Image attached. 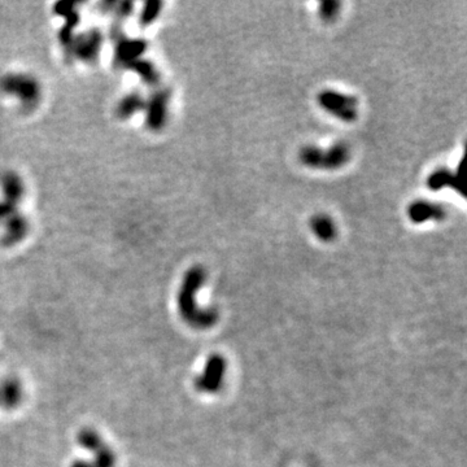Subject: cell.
Segmentation results:
<instances>
[{"label":"cell","instance_id":"cell-18","mask_svg":"<svg viewBox=\"0 0 467 467\" xmlns=\"http://www.w3.org/2000/svg\"><path fill=\"white\" fill-rule=\"evenodd\" d=\"M342 3L335 0H324L318 4V16L324 22H333L340 13Z\"/></svg>","mask_w":467,"mask_h":467},{"label":"cell","instance_id":"cell-17","mask_svg":"<svg viewBox=\"0 0 467 467\" xmlns=\"http://www.w3.org/2000/svg\"><path fill=\"white\" fill-rule=\"evenodd\" d=\"M127 68H130V69H133L134 72H136V74L141 77L147 85L153 86V85H157L159 81H160V74H159L157 69L148 60H136Z\"/></svg>","mask_w":467,"mask_h":467},{"label":"cell","instance_id":"cell-6","mask_svg":"<svg viewBox=\"0 0 467 467\" xmlns=\"http://www.w3.org/2000/svg\"><path fill=\"white\" fill-rule=\"evenodd\" d=\"M171 103L169 90H159L153 93L152 96L144 103L145 108V124L153 130L159 132L168 121Z\"/></svg>","mask_w":467,"mask_h":467},{"label":"cell","instance_id":"cell-19","mask_svg":"<svg viewBox=\"0 0 467 467\" xmlns=\"http://www.w3.org/2000/svg\"><path fill=\"white\" fill-rule=\"evenodd\" d=\"M161 1H148V3H145L143 12L141 15V24L143 26L152 24L153 21L159 17V15L161 12Z\"/></svg>","mask_w":467,"mask_h":467},{"label":"cell","instance_id":"cell-4","mask_svg":"<svg viewBox=\"0 0 467 467\" xmlns=\"http://www.w3.org/2000/svg\"><path fill=\"white\" fill-rule=\"evenodd\" d=\"M317 103L335 118L351 124L358 117V100L349 94L326 88L317 96Z\"/></svg>","mask_w":467,"mask_h":467},{"label":"cell","instance_id":"cell-5","mask_svg":"<svg viewBox=\"0 0 467 467\" xmlns=\"http://www.w3.org/2000/svg\"><path fill=\"white\" fill-rule=\"evenodd\" d=\"M77 443L82 449L91 453V459H87L93 467L117 466V454L112 447L105 441L95 429H82L77 434Z\"/></svg>","mask_w":467,"mask_h":467},{"label":"cell","instance_id":"cell-2","mask_svg":"<svg viewBox=\"0 0 467 467\" xmlns=\"http://www.w3.org/2000/svg\"><path fill=\"white\" fill-rule=\"evenodd\" d=\"M351 160V148L344 142H336L327 148L306 145L299 151V161L315 171H338Z\"/></svg>","mask_w":467,"mask_h":467},{"label":"cell","instance_id":"cell-3","mask_svg":"<svg viewBox=\"0 0 467 467\" xmlns=\"http://www.w3.org/2000/svg\"><path fill=\"white\" fill-rule=\"evenodd\" d=\"M0 91L16 97L28 111L34 109L42 97V88L38 81L24 73H10L1 77Z\"/></svg>","mask_w":467,"mask_h":467},{"label":"cell","instance_id":"cell-9","mask_svg":"<svg viewBox=\"0 0 467 467\" xmlns=\"http://www.w3.org/2000/svg\"><path fill=\"white\" fill-rule=\"evenodd\" d=\"M408 219L414 225H422L426 222H441L447 217V210L438 203L429 200L413 201L408 207Z\"/></svg>","mask_w":467,"mask_h":467},{"label":"cell","instance_id":"cell-14","mask_svg":"<svg viewBox=\"0 0 467 467\" xmlns=\"http://www.w3.org/2000/svg\"><path fill=\"white\" fill-rule=\"evenodd\" d=\"M309 229L315 238L324 243L333 242L338 235V228L334 219L326 213H317L309 221Z\"/></svg>","mask_w":467,"mask_h":467},{"label":"cell","instance_id":"cell-15","mask_svg":"<svg viewBox=\"0 0 467 467\" xmlns=\"http://www.w3.org/2000/svg\"><path fill=\"white\" fill-rule=\"evenodd\" d=\"M1 192L4 195V200L10 201L13 204H19L25 193V184L22 178L17 173L6 172L0 177Z\"/></svg>","mask_w":467,"mask_h":467},{"label":"cell","instance_id":"cell-1","mask_svg":"<svg viewBox=\"0 0 467 467\" xmlns=\"http://www.w3.org/2000/svg\"><path fill=\"white\" fill-rule=\"evenodd\" d=\"M204 280H205L204 269L201 267H191L184 274L178 294L180 313L187 324L196 329L208 327L214 318V315L212 312L201 310L196 301V295Z\"/></svg>","mask_w":467,"mask_h":467},{"label":"cell","instance_id":"cell-11","mask_svg":"<svg viewBox=\"0 0 467 467\" xmlns=\"http://www.w3.org/2000/svg\"><path fill=\"white\" fill-rule=\"evenodd\" d=\"M145 48L147 43L142 39H120L116 45V63L129 67L132 63L139 60Z\"/></svg>","mask_w":467,"mask_h":467},{"label":"cell","instance_id":"cell-10","mask_svg":"<svg viewBox=\"0 0 467 467\" xmlns=\"http://www.w3.org/2000/svg\"><path fill=\"white\" fill-rule=\"evenodd\" d=\"M25 400V388L17 377H4L0 379V409L16 410Z\"/></svg>","mask_w":467,"mask_h":467},{"label":"cell","instance_id":"cell-16","mask_svg":"<svg viewBox=\"0 0 467 467\" xmlns=\"http://www.w3.org/2000/svg\"><path fill=\"white\" fill-rule=\"evenodd\" d=\"M144 99L139 93H132L124 96L120 103L117 104L116 108V113L122 118V120H127L130 117H133L135 113H138L141 109L144 108Z\"/></svg>","mask_w":467,"mask_h":467},{"label":"cell","instance_id":"cell-13","mask_svg":"<svg viewBox=\"0 0 467 467\" xmlns=\"http://www.w3.org/2000/svg\"><path fill=\"white\" fill-rule=\"evenodd\" d=\"M222 372H223V363L221 361V358L217 357L210 358L209 363L205 366V370L195 381L196 388L200 391H216L219 388Z\"/></svg>","mask_w":467,"mask_h":467},{"label":"cell","instance_id":"cell-7","mask_svg":"<svg viewBox=\"0 0 467 467\" xmlns=\"http://www.w3.org/2000/svg\"><path fill=\"white\" fill-rule=\"evenodd\" d=\"M426 184L429 191L438 192L445 187H450L453 190L458 191L462 196H465V189H466V180H465V168L464 161H461L457 171H450L447 168H438L436 171L431 173L426 181Z\"/></svg>","mask_w":467,"mask_h":467},{"label":"cell","instance_id":"cell-12","mask_svg":"<svg viewBox=\"0 0 467 467\" xmlns=\"http://www.w3.org/2000/svg\"><path fill=\"white\" fill-rule=\"evenodd\" d=\"M4 234H3V244L4 246H15L25 238L29 232V222L19 212L13 214L8 221L4 222Z\"/></svg>","mask_w":467,"mask_h":467},{"label":"cell","instance_id":"cell-20","mask_svg":"<svg viewBox=\"0 0 467 467\" xmlns=\"http://www.w3.org/2000/svg\"><path fill=\"white\" fill-rule=\"evenodd\" d=\"M17 205L10 203L8 200H1L0 201V223H4L6 221L17 213Z\"/></svg>","mask_w":467,"mask_h":467},{"label":"cell","instance_id":"cell-8","mask_svg":"<svg viewBox=\"0 0 467 467\" xmlns=\"http://www.w3.org/2000/svg\"><path fill=\"white\" fill-rule=\"evenodd\" d=\"M103 43V37L97 30H88L85 34H81L79 37L73 39L69 49H72V55L77 58L91 63L94 61Z\"/></svg>","mask_w":467,"mask_h":467}]
</instances>
